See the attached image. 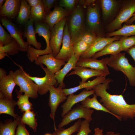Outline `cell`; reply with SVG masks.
Returning <instances> with one entry per match:
<instances>
[{"label":"cell","instance_id":"obj_27","mask_svg":"<svg viewBox=\"0 0 135 135\" xmlns=\"http://www.w3.org/2000/svg\"><path fill=\"white\" fill-rule=\"evenodd\" d=\"M122 51L121 41L120 39L108 44L102 50L96 53L92 57L97 58L107 54H116Z\"/></svg>","mask_w":135,"mask_h":135},{"label":"cell","instance_id":"obj_21","mask_svg":"<svg viewBox=\"0 0 135 135\" xmlns=\"http://www.w3.org/2000/svg\"><path fill=\"white\" fill-rule=\"evenodd\" d=\"M20 0H6L0 9V17L13 18L18 15L20 4Z\"/></svg>","mask_w":135,"mask_h":135},{"label":"cell","instance_id":"obj_42","mask_svg":"<svg viewBox=\"0 0 135 135\" xmlns=\"http://www.w3.org/2000/svg\"><path fill=\"white\" fill-rule=\"evenodd\" d=\"M89 123L85 120L82 121L79 131L75 135H88L92 132L90 128Z\"/></svg>","mask_w":135,"mask_h":135},{"label":"cell","instance_id":"obj_24","mask_svg":"<svg viewBox=\"0 0 135 135\" xmlns=\"http://www.w3.org/2000/svg\"><path fill=\"white\" fill-rule=\"evenodd\" d=\"M106 76H97L93 80L88 82H79L78 86L68 88H64V91L67 95H69L76 92L79 90L85 88L88 90H91L96 86L104 83L106 80Z\"/></svg>","mask_w":135,"mask_h":135},{"label":"cell","instance_id":"obj_53","mask_svg":"<svg viewBox=\"0 0 135 135\" xmlns=\"http://www.w3.org/2000/svg\"><path fill=\"white\" fill-rule=\"evenodd\" d=\"M44 135H52V134L50 133H47L45 134Z\"/></svg>","mask_w":135,"mask_h":135},{"label":"cell","instance_id":"obj_39","mask_svg":"<svg viewBox=\"0 0 135 135\" xmlns=\"http://www.w3.org/2000/svg\"><path fill=\"white\" fill-rule=\"evenodd\" d=\"M14 40L13 38L5 30L0 23V42L4 46L10 44Z\"/></svg>","mask_w":135,"mask_h":135},{"label":"cell","instance_id":"obj_8","mask_svg":"<svg viewBox=\"0 0 135 135\" xmlns=\"http://www.w3.org/2000/svg\"><path fill=\"white\" fill-rule=\"evenodd\" d=\"M44 72L45 75L44 76L40 78L30 76L26 72V75L38 86V93L43 95L49 91L50 87L56 86L57 81L55 77V74L50 71L47 68H44L43 64L40 66Z\"/></svg>","mask_w":135,"mask_h":135},{"label":"cell","instance_id":"obj_23","mask_svg":"<svg viewBox=\"0 0 135 135\" xmlns=\"http://www.w3.org/2000/svg\"><path fill=\"white\" fill-rule=\"evenodd\" d=\"M79 59L74 54L64 67L55 74V77L57 81L56 86L59 84V86L63 89L65 88V85L64 80L65 76L71 70L74 69L76 66V63Z\"/></svg>","mask_w":135,"mask_h":135},{"label":"cell","instance_id":"obj_31","mask_svg":"<svg viewBox=\"0 0 135 135\" xmlns=\"http://www.w3.org/2000/svg\"><path fill=\"white\" fill-rule=\"evenodd\" d=\"M117 36L126 37L135 36V24L127 25L125 24L120 29L105 34V37H106Z\"/></svg>","mask_w":135,"mask_h":135},{"label":"cell","instance_id":"obj_2","mask_svg":"<svg viewBox=\"0 0 135 135\" xmlns=\"http://www.w3.org/2000/svg\"><path fill=\"white\" fill-rule=\"evenodd\" d=\"M83 8L81 5L76 6L70 15L69 20L67 19L68 29L73 45L80 40L86 30Z\"/></svg>","mask_w":135,"mask_h":135},{"label":"cell","instance_id":"obj_4","mask_svg":"<svg viewBox=\"0 0 135 135\" xmlns=\"http://www.w3.org/2000/svg\"><path fill=\"white\" fill-rule=\"evenodd\" d=\"M135 12V0L122 1L115 18L105 27L106 33L112 32L121 28L122 24L129 20Z\"/></svg>","mask_w":135,"mask_h":135},{"label":"cell","instance_id":"obj_6","mask_svg":"<svg viewBox=\"0 0 135 135\" xmlns=\"http://www.w3.org/2000/svg\"><path fill=\"white\" fill-rule=\"evenodd\" d=\"M17 65L20 68L14 72V76L16 84L20 88L19 91L24 92L29 97L34 99L38 96V86L26 74L22 67Z\"/></svg>","mask_w":135,"mask_h":135},{"label":"cell","instance_id":"obj_30","mask_svg":"<svg viewBox=\"0 0 135 135\" xmlns=\"http://www.w3.org/2000/svg\"><path fill=\"white\" fill-rule=\"evenodd\" d=\"M31 7L26 0H21L20 10L17 21L20 24H25L30 18Z\"/></svg>","mask_w":135,"mask_h":135},{"label":"cell","instance_id":"obj_17","mask_svg":"<svg viewBox=\"0 0 135 135\" xmlns=\"http://www.w3.org/2000/svg\"><path fill=\"white\" fill-rule=\"evenodd\" d=\"M34 23V29L36 34H38L39 36H42L45 40L46 44V47L45 49L40 50L39 53L42 56L52 54V51L50 45L51 30L48 25L43 22Z\"/></svg>","mask_w":135,"mask_h":135},{"label":"cell","instance_id":"obj_49","mask_svg":"<svg viewBox=\"0 0 135 135\" xmlns=\"http://www.w3.org/2000/svg\"><path fill=\"white\" fill-rule=\"evenodd\" d=\"M135 20V12L133 14L132 16L125 23L127 25L131 24Z\"/></svg>","mask_w":135,"mask_h":135},{"label":"cell","instance_id":"obj_52","mask_svg":"<svg viewBox=\"0 0 135 135\" xmlns=\"http://www.w3.org/2000/svg\"><path fill=\"white\" fill-rule=\"evenodd\" d=\"M6 0H0V9L2 8L3 6V4L4 2H5Z\"/></svg>","mask_w":135,"mask_h":135},{"label":"cell","instance_id":"obj_33","mask_svg":"<svg viewBox=\"0 0 135 135\" xmlns=\"http://www.w3.org/2000/svg\"><path fill=\"white\" fill-rule=\"evenodd\" d=\"M30 18L35 22H42L46 17L42 0L36 6L30 9Z\"/></svg>","mask_w":135,"mask_h":135},{"label":"cell","instance_id":"obj_41","mask_svg":"<svg viewBox=\"0 0 135 135\" xmlns=\"http://www.w3.org/2000/svg\"><path fill=\"white\" fill-rule=\"evenodd\" d=\"M78 1L75 0H60L59 1V6L71 12L76 7Z\"/></svg>","mask_w":135,"mask_h":135},{"label":"cell","instance_id":"obj_46","mask_svg":"<svg viewBox=\"0 0 135 135\" xmlns=\"http://www.w3.org/2000/svg\"><path fill=\"white\" fill-rule=\"evenodd\" d=\"M126 52L131 56L135 62V45L128 50Z\"/></svg>","mask_w":135,"mask_h":135},{"label":"cell","instance_id":"obj_7","mask_svg":"<svg viewBox=\"0 0 135 135\" xmlns=\"http://www.w3.org/2000/svg\"><path fill=\"white\" fill-rule=\"evenodd\" d=\"M94 112V110L90 108L84 107L81 104H77L63 117L58 128H63L71 122L82 118H84L90 123L92 120V116Z\"/></svg>","mask_w":135,"mask_h":135},{"label":"cell","instance_id":"obj_12","mask_svg":"<svg viewBox=\"0 0 135 135\" xmlns=\"http://www.w3.org/2000/svg\"><path fill=\"white\" fill-rule=\"evenodd\" d=\"M62 44L59 54L55 58L67 62L74 54L71 36L68 29L67 20L64 27Z\"/></svg>","mask_w":135,"mask_h":135},{"label":"cell","instance_id":"obj_16","mask_svg":"<svg viewBox=\"0 0 135 135\" xmlns=\"http://www.w3.org/2000/svg\"><path fill=\"white\" fill-rule=\"evenodd\" d=\"M95 91L93 89L89 90H85L77 95L72 94L69 95L66 102L61 106L62 108L61 116L63 117L70 111L72 106L78 103L81 102L93 94Z\"/></svg>","mask_w":135,"mask_h":135},{"label":"cell","instance_id":"obj_15","mask_svg":"<svg viewBox=\"0 0 135 135\" xmlns=\"http://www.w3.org/2000/svg\"><path fill=\"white\" fill-rule=\"evenodd\" d=\"M66 62L56 58L52 54L40 56L34 61L35 64L37 65H45L48 69L54 74L61 69L63 65L66 64Z\"/></svg>","mask_w":135,"mask_h":135},{"label":"cell","instance_id":"obj_5","mask_svg":"<svg viewBox=\"0 0 135 135\" xmlns=\"http://www.w3.org/2000/svg\"><path fill=\"white\" fill-rule=\"evenodd\" d=\"M100 8L97 0L87 8L86 29L95 34L98 37H105L101 20Z\"/></svg>","mask_w":135,"mask_h":135},{"label":"cell","instance_id":"obj_47","mask_svg":"<svg viewBox=\"0 0 135 135\" xmlns=\"http://www.w3.org/2000/svg\"><path fill=\"white\" fill-rule=\"evenodd\" d=\"M28 5L32 8L37 5L41 1V0H26Z\"/></svg>","mask_w":135,"mask_h":135},{"label":"cell","instance_id":"obj_48","mask_svg":"<svg viewBox=\"0 0 135 135\" xmlns=\"http://www.w3.org/2000/svg\"><path fill=\"white\" fill-rule=\"evenodd\" d=\"M7 72L3 68H0V80L6 76Z\"/></svg>","mask_w":135,"mask_h":135},{"label":"cell","instance_id":"obj_44","mask_svg":"<svg viewBox=\"0 0 135 135\" xmlns=\"http://www.w3.org/2000/svg\"><path fill=\"white\" fill-rule=\"evenodd\" d=\"M25 125L20 120L16 128V135H30L29 133L26 128Z\"/></svg>","mask_w":135,"mask_h":135},{"label":"cell","instance_id":"obj_28","mask_svg":"<svg viewBox=\"0 0 135 135\" xmlns=\"http://www.w3.org/2000/svg\"><path fill=\"white\" fill-rule=\"evenodd\" d=\"M97 96L94 93L92 98L88 97L81 102V104L84 107L93 108L98 110H101L110 113L113 115L118 120L121 121L122 120L118 116L112 113L107 110L99 102L97 99Z\"/></svg>","mask_w":135,"mask_h":135},{"label":"cell","instance_id":"obj_32","mask_svg":"<svg viewBox=\"0 0 135 135\" xmlns=\"http://www.w3.org/2000/svg\"><path fill=\"white\" fill-rule=\"evenodd\" d=\"M15 91L18 99L16 102V105L21 112L24 113L32 110L33 109L32 104L28 100L29 97L25 94L23 95L22 93L20 92L16 89Z\"/></svg>","mask_w":135,"mask_h":135},{"label":"cell","instance_id":"obj_36","mask_svg":"<svg viewBox=\"0 0 135 135\" xmlns=\"http://www.w3.org/2000/svg\"><path fill=\"white\" fill-rule=\"evenodd\" d=\"M20 47L18 43L14 39L10 44L4 46L0 42V52H3L7 55H13L18 54Z\"/></svg>","mask_w":135,"mask_h":135},{"label":"cell","instance_id":"obj_9","mask_svg":"<svg viewBox=\"0 0 135 135\" xmlns=\"http://www.w3.org/2000/svg\"><path fill=\"white\" fill-rule=\"evenodd\" d=\"M67 18L65 17L56 24L51 30L50 45L52 51V54L55 57L58 54L60 50Z\"/></svg>","mask_w":135,"mask_h":135},{"label":"cell","instance_id":"obj_50","mask_svg":"<svg viewBox=\"0 0 135 135\" xmlns=\"http://www.w3.org/2000/svg\"><path fill=\"white\" fill-rule=\"evenodd\" d=\"M95 134L94 135H102V130H100L98 128H96L94 129Z\"/></svg>","mask_w":135,"mask_h":135},{"label":"cell","instance_id":"obj_29","mask_svg":"<svg viewBox=\"0 0 135 135\" xmlns=\"http://www.w3.org/2000/svg\"><path fill=\"white\" fill-rule=\"evenodd\" d=\"M20 116L13 121L11 119L6 120L4 124L0 122V135H16L15 130L21 120Z\"/></svg>","mask_w":135,"mask_h":135},{"label":"cell","instance_id":"obj_19","mask_svg":"<svg viewBox=\"0 0 135 135\" xmlns=\"http://www.w3.org/2000/svg\"><path fill=\"white\" fill-rule=\"evenodd\" d=\"M72 12L59 6H56L52 11H50L46 16L44 22L48 25L51 30L56 24L70 15Z\"/></svg>","mask_w":135,"mask_h":135},{"label":"cell","instance_id":"obj_20","mask_svg":"<svg viewBox=\"0 0 135 135\" xmlns=\"http://www.w3.org/2000/svg\"><path fill=\"white\" fill-rule=\"evenodd\" d=\"M74 70L68 76L77 75L81 78V82H86L88 79L94 76H106L110 74L100 70L78 66H76Z\"/></svg>","mask_w":135,"mask_h":135},{"label":"cell","instance_id":"obj_18","mask_svg":"<svg viewBox=\"0 0 135 135\" xmlns=\"http://www.w3.org/2000/svg\"><path fill=\"white\" fill-rule=\"evenodd\" d=\"M108 57L98 60L97 58H91L80 59L76 63V66L99 70L110 73L107 66Z\"/></svg>","mask_w":135,"mask_h":135},{"label":"cell","instance_id":"obj_38","mask_svg":"<svg viewBox=\"0 0 135 135\" xmlns=\"http://www.w3.org/2000/svg\"><path fill=\"white\" fill-rule=\"evenodd\" d=\"M120 40L121 41L122 51L126 52L135 45V36L128 37L122 36Z\"/></svg>","mask_w":135,"mask_h":135},{"label":"cell","instance_id":"obj_22","mask_svg":"<svg viewBox=\"0 0 135 135\" xmlns=\"http://www.w3.org/2000/svg\"><path fill=\"white\" fill-rule=\"evenodd\" d=\"M16 85L14 76V72L10 70L8 74L0 80V91L5 98L13 99L12 93Z\"/></svg>","mask_w":135,"mask_h":135},{"label":"cell","instance_id":"obj_40","mask_svg":"<svg viewBox=\"0 0 135 135\" xmlns=\"http://www.w3.org/2000/svg\"><path fill=\"white\" fill-rule=\"evenodd\" d=\"M98 36L94 33L86 30L84 34L80 40L91 46L96 39Z\"/></svg>","mask_w":135,"mask_h":135},{"label":"cell","instance_id":"obj_13","mask_svg":"<svg viewBox=\"0 0 135 135\" xmlns=\"http://www.w3.org/2000/svg\"><path fill=\"white\" fill-rule=\"evenodd\" d=\"M0 21L10 35L18 43L20 46L19 50L27 51L28 47V43L23 40L22 33L16 26L6 17H0Z\"/></svg>","mask_w":135,"mask_h":135},{"label":"cell","instance_id":"obj_26","mask_svg":"<svg viewBox=\"0 0 135 135\" xmlns=\"http://www.w3.org/2000/svg\"><path fill=\"white\" fill-rule=\"evenodd\" d=\"M33 22V19L30 18L29 20L25 24L24 37L26 38V42L28 46L32 44L36 49L41 50V44L40 42H38L36 40Z\"/></svg>","mask_w":135,"mask_h":135},{"label":"cell","instance_id":"obj_11","mask_svg":"<svg viewBox=\"0 0 135 135\" xmlns=\"http://www.w3.org/2000/svg\"><path fill=\"white\" fill-rule=\"evenodd\" d=\"M101 10L104 22H109L115 15H116L121 5L122 1L116 0H98Z\"/></svg>","mask_w":135,"mask_h":135},{"label":"cell","instance_id":"obj_10","mask_svg":"<svg viewBox=\"0 0 135 135\" xmlns=\"http://www.w3.org/2000/svg\"><path fill=\"white\" fill-rule=\"evenodd\" d=\"M49 92L50 94L48 105L50 108V116L54 121L55 128H56L55 122L56 111L59 104L66 99L67 96L64 93L63 88L59 86L57 88L54 86H51Z\"/></svg>","mask_w":135,"mask_h":135},{"label":"cell","instance_id":"obj_34","mask_svg":"<svg viewBox=\"0 0 135 135\" xmlns=\"http://www.w3.org/2000/svg\"><path fill=\"white\" fill-rule=\"evenodd\" d=\"M36 114L34 110H28L23 113L21 118L22 122L28 125L35 132H36L38 126L37 120L35 118Z\"/></svg>","mask_w":135,"mask_h":135},{"label":"cell","instance_id":"obj_25","mask_svg":"<svg viewBox=\"0 0 135 135\" xmlns=\"http://www.w3.org/2000/svg\"><path fill=\"white\" fill-rule=\"evenodd\" d=\"M16 105V102L13 99L6 98L2 93L0 92V114H8L14 119L20 116L14 112V107Z\"/></svg>","mask_w":135,"mask_h":135},{"label":"cell","instance_id":"obj_43","mask_svg":"<svg viewBox=\"0 0 135 135\" xmlns=\"http://www.w3.org/2000/svg\"><path fill=\"white\" fill-rule=\"evenodd\" d=\"M42 0L44 12L46 16L50 12V9L55 5L58 0Z\"/></svg>","mask_w":135,"mask_h":135},{"label":"cell","instance_id":"obj_45","mask_svg":"<svg viewBox=\"0 0 135 135\" xmlns=\"http://www.w3.org/2000/svg\"><path fill=\"white\" fill-rule=\"evenodd\" d=\"M96 0H80L78 2L83 8H87L88 6L94 3Z\"/></svg>","mask_w":135,"mask_h":135},{"label":"cell","instance_id":"obj_37","mask_svg":"<svg viewBox=\"0 0 135 135\" xmlns=\"http://www.w3.org/2000/svg\"><path fill=\"white\" fill-rule=\"evenodd\" d=\"M73 46L74 54L80 59V56L87 51L91 46L80 40L75 43Z\"/></svg>","mask_w":135,"mask_h":135},{"label":"cell","instance_id":"obj_14","mask_svg":"<svg viewBox=\"0 0 135 135\" xmlns=\"http://www.w3.org/2000/svg\"><path fill=\"white\" fill-rule=\"evenodd\" d=\"M122 36H117L111 37H98L89 49L80 56V59L92 58L96 53L102 50L108 44L120 39Z\"/></svg>","mask_w":135,"mask_h":135},{"label":"cell","instance_id":"obj_51","mask_svg":"<svg viewBox=\"0 0 135 135\" xmlns=\"http://www.w3.org/2000/svg\"><path fill=\"white\" fill-rule=\"evenodd\" d=\"M106 135H121V134L120 133H115L113 131H109L106 132Z\"/></svg>","mask_w":135,"mask_h":135},{"label":"cell","instance_id":"obj_35","mask_svg":"<svg viewBox=\"0 0 135 135\" xmlns=\"http://www.w3.org/2000/svg\"><path fill=\"white\" fill-rule=\"evenodd\" d=\"M81 118L79 119L72 126L65 129L63 128H54L52 135H71L73 133L79 131L81 122Z\"/></svg>","mask_w":135,"mask_h":135},{"label":"cell","instance_id":"obj_1","mask_svg":"<svg viewBox=\"0 0 135 135\" xmlns=\"http://www.w3.org/2000/svg\"><path fill=\"white\" fill-rule=\"evenodd\" d=\"M110 78L106 79L104 82L94 87L93 89L97 96L101 98L100 102L109 111L125 121L134 119L135 118V104L127 103L122 94L112 95L107 90L109 88V83L112 82Z\"/></svg>","mask_w":135,"mask_h":135},{"label":"cell","instance_id":"obj_3","mask_svg":"<svg viewBox=\"0 0 135 135\" xmlns=\"http://www.w3.org/2000/svg\"><path fill=\"white\" fill-rule=\"evenodd\" d=\"M107 65L116 70L122 72L128 78L130 85L135 86V67L129 63L125 53L111 55Z\"/></svg>","mask_w":135,"mask_h":135}]
</instances>
